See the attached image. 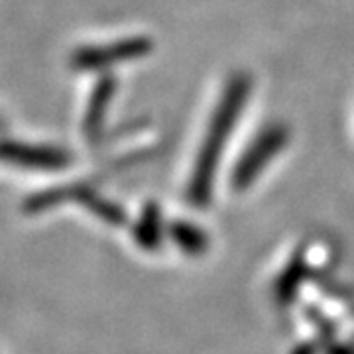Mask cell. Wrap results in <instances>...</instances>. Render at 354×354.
Here are the masks:
<instances>
[{"label": "cell", "mask_w": 354, "mask_h": 354, "mask_svg": "<svg viewBox=\"0 0 354 354\" xmlns=\"http://www.w3.org/2000/svg\"><path fill=\"white\" fill-rule=\"evenodd\" d=\"M248 93H250V79L246 75L232 77L211 118L207 136L203 140L199 156L195 160V169H193L189 191H187V199L197 207L207 205L211 199L216 165L227 146L232 128L239 122V116L244 109V102L248 99Z\"/></svg>", "instance_id": "cell-1"}, {"label": "cell", "mask_w": 354, "mask_h": 354, "mask_svg": "<svg viewBox=\"0 0 354 354\" xmlns=\"http://www.w3.org/2000/svg\"><path fill=\"white\" fill-rule=\"evenodd\" d=\"M71 201L81 203L93 215L99 216L101 221L109 223V225H122L124 223V211L116 203L106 201L102 195H99L88 185H65V187L41 191L24 203V211L30 215H38L46 209Z\"/></svg>", "instance_id": "cell-2"}, {"label": "cell", "mask_w": 354, "mask_h": 354, "mask_svg": "<svg viewBox=\"0 0 354 354\" xmlns=\"http://www.w3.org/2000/svg\"><path fill=\"white\" fill-rule=\"evenodd\" d=\"M288 144V128L272 124L264 128L248 150L242 153L239 164L232 171V187L234 189H244L252 183L256 176L266 167V164L276 156V153Z\"/></svg>", "instance_id": "cell-3"}, {"label": "cell", "mask_w": 354, "mask_h": 354, "mask_svg": "<svg viewBox=\"0 0 354 354\" xmlns=\"http://www.w3.org/2000/svg\"><path fill=\"white\" fill-rule=\"evenodd\" d=\"M152 51V41L148 38H128L106 44V46H87L73 53V67L77 69H101L106 65L120 64L144 57Z\"/></svg>", "instance_id": "cell-4"}, {"label": "cell", "mask_w": 354, "mask_h": 354, "mask_svg": "<svg viewBox=\"0 0 354 354\" xmlns=\"http://www.w3.org/2000/svg\"><path fill=\"white\" fill-rule=\"evenodd\" d=\"M0 162H10L28 169H64L69 164V156L57 148L0 142Z\"/></svg>", "instance_id": "cell-5"}, {"label": "cell", "mask_w": 354, "mask_h": 354, "mask_svg": "<svg viewBox=\"0 0 354 354\" xmlns=\"http://www.w3.org/2000/svg\"><path fill=\"white\" fill-rule=\"evenodd\" d=\"M114 85L116 83H114L113 77H102L93 91V95H91V102H88L87 113H85V124H83L88 138H95L101 130L109 102L114 95Z\"/></svg>", "instance_id": "cell-6"}, {"label": "cell", "mask_w": 354, "mask_h": 354, "mask_svg": "<svg viewBox=\"0 0 354 354\" xmlns=\"http://www.w3.org/2000/svg\"><path fill=\"white\" fill-rule=\"evenodd\" d=\"M134 241L144 250H156L162 241V215L156 203H148L134 225Z\"/></svg>", "instance_id": "cell-7"}, {"label": "cell", "mask_w": 354, "mask_h": 354, "mask_svg": "<svg viewBox=\"0 0 354 354\" xmlns=\"http://www.w3.org/2000/svg\"><path fill=\"white\" fill-rule=\"evenodd\" d=\"M169 232H171L174 241L177 242V246L185 252L199 254L207 246V236L195 225H189V223H176Z\"/></svg>", "instance_id": "cell-8"}]
</instances>
